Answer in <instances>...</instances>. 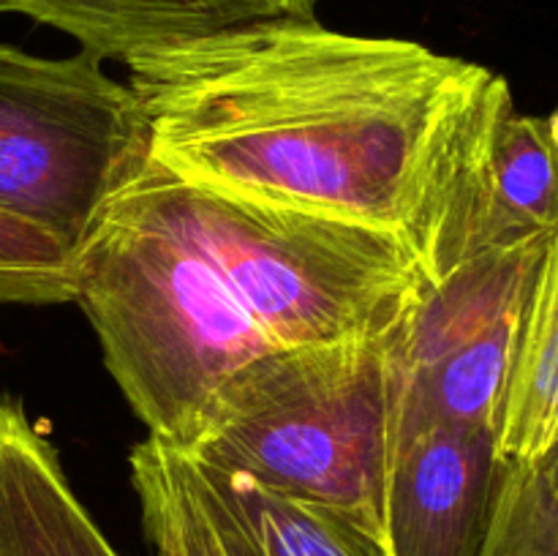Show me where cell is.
Segmentation results:
<instances>
[{"instance_id": "16", "label": "cell", "mask_w": 558, "mask_h": 556, "mask_svg": "<svg viewBox=\"0 0 558 556\" xmlns=\"http://www.w3.org/2000/svg\"><path fill=\"white\" fill-rule=\"evenodd\" d=\"M518 463H523V467L532 469V472L537 474L543 483L558 488V445L550 452H545L543 458H537V461H518Z\"/></svg>"}, {"instance_id": "11", "label": "cell", "mask_w": 558, "mask_h": 556, "mask_svg": "<svg viewBox=\"0 0 558 556\" xmlns=\"http://www.w3.org/2000/svg\"><path fill=\"white\" fill-rule=\"evenodd\" d=\"M558 445V229L534 270L501 407V461H537Z\"/></svg>"}, {"instance_id": "1", "label": "cell", "mask_w": 558, "mask_h": 556, "mask_svg": "<svg viewBox=\"0 0 558 556\" xmlns=\"http://www.w3.org/2000/svg\"><path fill=\"white\" fill-rule=\"evenodd\" d=\"M150 161L183 183L423 251L496 71L409 38L267 20L129 60Z\"/></svg>"}, {"instance_id": "18", "label": "cell", "mask_w": 558, "mask_h": 556, "mask_svg": "<svg viewBox=\"0 0 558 556\" xmlns=\"http://www.w3.org/2000/svg\"><path fill=\"white\" fill-rule=\"evenodd\" d=\"M0 14H3V5H0Z\"/></svg>"}, {"instance_id": "8", "label": "cell", "mask_w": 558, "mask_h": 556, "mask_svg": "<svg viewBox=\"0 0 558 556\" xmlns=\"http://www.w3.org/2000/svg\"><path fill=\"white\" fill-rule=\"evenodd\" d=\"M319 0H0L3 11L74 38L101 60H129L267 20H308Z\"/></svg>"}, {"instance_id": "6", "label": "cell", "mask_w": 558, "mask_h": 556, "mask_svg": "<svg viewBox=\"0 0 558 556\" xmlns=\"http://www.w3.org/2000/svg\"><path fill=\"white\" fill-rule=\"evenodd\" d=\"M548 240L485 251L423 283L392 341L396 447L434 425L499 434L523 303Z\"/></svg>"}, {"instance_id": "7", "label": "cell", "mask_w": 558, "mask_h": 556, "mask_svg": "<svg viewBox=\"0 0 558 556\" xmlns=\"http://www.w3.org/2000/svg\"><path fill=\"white\" fill-rule=\"evenodd\" d=\"M499 472L488 428L434 425L396 447L385 491L390 556H477Z\"/></svg>"}, {"instance_id": "4", "label": "cell", "mask_w": 558, "mask_h": 556, "mask_svg": "<svg viewBox=\"0 0 558 556\" xmlns=\"http://www.w3.org/2000/svg\"><path fill=\"white\" fill-rule=\"evenodd\" d=\"M180 210L229 292L272 347L379 336L401 325L423 273L401 238L196 189L172 174Z\"/></svg>"}, {"instance_id": "13", "label": "cell", "mask_w": 558, "mask_h": 556, "mask_svg": "<svg viewBox=\"0 0 558 556\" xmlns=\"http://www.w3.org/2000/svg\"><path fill=\"white\" fill-rule=\"evenodd\" d=\"M129 467L156 556H243L196 488L183 447L147 436L134 445Z\"/></svg>"}, {"instance_id": "5", "label": "cell", "mask_w": 558, "mask_h": 556, "mask_svg": "<svg viewBox=\"0 0 558 556\" xmlns=\"http://www.w3.org/2000/svg\"><path fill=\"white\" fill-rule=\"evenodd\" d=\"M147 161L136 96L101 58H44L0 41V210L76 254Z\"/></svg>"}, {"instance_id": "10", "label": "cell", "mask_w": 558, "mask_h": 556, "mask_svg": "<svg viewBox=\"0 0 558 556\" xmlns=\"http://www.w3.org/2000/svg\"><path fill=\"white\" fill-rule=\"evenodd\" d=\"M185 458L207 507L243 556H390L385 540L338 512L287 499L191 450Z\"/></svg>"}, {"instance_id": "9", "label": "cell", "mask_w": 558, "mask_h": 556, "mask_svg": "<svg viewBox=\"0 0 558 556\" xmlns=\"http://www.w3.org/2000/svg\"><path fill=\"white\" fill-rule=\"evenodd\" d=\"M0 556H118L14 396H0Z\"/></svg>"}, {"instance_id": "17", "label": "cell", "mask_w": 558, "mask_h": 556, "mask_svg": "<svg viewBox=\"0 0 558 556\" xmlns=\"http://www.w3.org/2000/svg\"><path fill=\"white\" fill-rule=\"evenodd\" d=\"M548 131H550V140H554V145L558 147V109L548 118Z\"/></svg>"}, {"instance_id": "2", "label": "cell", "mask_w": 558, "mask_h": 556, "mask_svg": "<svg viewBox=\"0 0 558 556\" xmlns=\"http://www.w3.org/2000/svg\"><path fill=\"white\" fill-rule=\"evenodd\" d=\"M74 267V303L153 439L194 445L227 376L276 349L229 292L158 164L109 202Z\"/></svg>"}, {"instance_id": "14", "label": "cell", "mask_w": 558, "mask_h": 556, "mask_svg": "<svg viewBox=\"0 0 558 556\" xmlns=\"http://www.w3.org/2000/svg\"><path fill=\"white\" fill-rule=\"evenodd\" d=\"M74 259L58 238L0 210V303H74Z\"/></svg>"}, {"instance_id": "15", "label": "cell", "mask_w": 558, "mask_h": 556, "mask_svg": "<svg viewBox=\"0 0 558 556\" xmlns=\"http://www.w3.org/2000/svg\"><path fill=\"white\" fill-rule=\"evenodd\" d=\"M477 556H558V488L505 463Z\"/></svg>"}, {"instance_id": "3", "label": "cell", "mask_w": 558, "mask_h": 556, "mask_svg": "<svg viewBox=\"0 0 558 556\" xmlns=\"http://www.w3.org/2000/svg\"><path fill=\"white\" fill-rule=\"evenodd\" d=\"M403 322V319H401ZM396 330L272 349L210 398L185 450L385 537L396 452Z\"/></svg>"}, {"instance_id": "12", "label": "cell", "mask_w": 558, "mask_h": 556, "mask_svg": "<svg viewBox=\"0 0 558 556\" xmlns=\"http://www.w3.org/2000/svg\"><path fill=\"white\" fill-rule=\"evenodd\" d=\"M485 189L501 245L548 240L558 229V147L548 118L518 112L496 120L485 156Z\"/></svg>"}]
</instances>
